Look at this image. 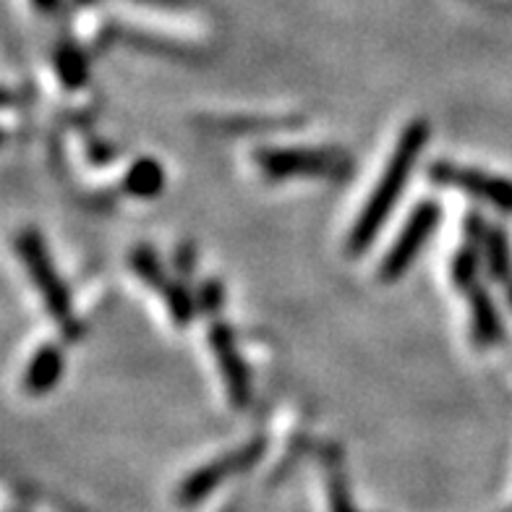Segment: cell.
Returning a JSON list of instances; mask_svg holds the SVG:
<instances>
[{"label": "cell", "instance_id": "obj_1", "mask_svg": "<svg viewBox=\"0 0 512 512\" xmlns=\"http://www.w3.org/2000/svg\"><path fill=\"white\" fill-rule=\"evenodd\" d=\"M426 142H429V123L424 118L413 121L411 126H405L400 134V142L392 152L387 168H384L382 178H379L377 189L371 191L369 202L361 209L356 225H353L351 236H348V254H364L371 246V241L377 238L382 225L387 223L392 207L398 204L403 196L405 183L411 178L413 168H416L418 157L424 152Z\"/></svg>", "mask_w": 512, "mask_h": 512}, {"label": "cell", "instance_id": "obj_2", "mask_svg": "<svg viewBox=\"0 0 512 512\" xmlns=\"http://www.w3.org/2000/svg\"><path fill=\"white\" fill-rule=\"evenodd\" d=\"M19 254L21 259L27 262V270L32 275L34 285L45 298V304H48V311L53 314V319L61 324V332L71 340L81 335L79 322L74 317V309H71V296H68L66 285L61 283V277L55 272L53 262H50L48 249H45V243L37 233L27 230V233H21L19 236Z\"/></svg>", "mask_w": 512, "mask_h": 512}, {"label": "cell", "instance_id": "obj_3", "mask_svg": "<svg viewBox=\"0 0 512 512\" xmlns=\"http://www.w3.org/2000/svg\"><path fill=\"white\" fill-rule=\"evenodd\" d=\"M256 165L267 178L283 181L290 176L343 178L351 173V157L337 149H259Z\"/></svg>", "mask_w": 512, "mask_h": 512}, {"label": "cell", "instance_id": "obj_4", "mask_svg": "<svg viewBox=\"0 0 512 512\" xmlns=\"http://www.w3.org/2000/svg\"><path fill=\"white\" fill-rule=\"evenodd\" d=\"M264 452H267V439L259 437L254 442H246L243 447L238 450L228 452L223 458L212 460V463L202 465L199 471H194L191 476L181 481L178 486L176 499L181 507H194L199 502L209 497V494L215 492L217 486H223L225 481L238 476V473L249 471L251 465H256L259 460L264 458Z\"/></svg>", "mask_w": 512, "mask_h": 512}, {"label": "cell", "instance_id": "obj_5", "mask_svg": "<svg viewBox=\"0 0 512 512\" xmlns=\"http://www.w3.org/2000/svg\"><path fill=\"white\" fill-rule=\"evenodd\" d=\"M439 217H442V209L434 202H424L413 209L405 228L400 230L398 241L392 243V249L387 251L382 267H379V277H382L384 283H392V280H398V277L408 272L413 259L421 254L424 243L429 241V236L439 225Z\"/></svg>", "mask_w": 512, "mask_h": 512}, {"label": "cell", "instance_id": "obj_6", "mask_svg": "<svg viewBox=\"0 0 512 512\" xmlns=\"http://www.w3.org/2000/svg\"><path fill=\"white\" fill-rule=\"evenodd\" d=\"M429 176L439 186H452V189H463L471 196H479L484 202L494 204L502 212L512 215V181L507 178L492 176L484 170L476 168H460L452 162H434L429 168Z\"/></svg>", "mask_w": 512, "mask_h": 512}, {"label": "cell", "instance_id": "obj_7", "mask_svg": "<svg viewBox=\"0 0 512 512\" xmlns=\"http://www.w3.org/2000/svg\"><path fill=\"white\" fill-rule=\"evenodd\" d=\"M209 343H212V351H215L217 366H220V374L225 379L230 400L238 408H246L251 400V382L246 364H243L241 353L236 348V340H233V330H230L228 324L215 322L212 330H209Z\"/></svg>", "mask_w": 512, "mask_h": 512}, {"label": "cell", "instance_id": "obj_8", "mask_svg": "<svg viewBox=\"0 0 512 512\" xmlns=\"http://www.w3.org/2000/svg\"><path fill=\"white\" fill-rule=\"evenodd\" d=\"M460 290H465L468 296V304H471V319H473V337L479 345H492L502 337V324H499V314L494 309L492 298L481 288L479 277L471 280L468 285H463Z\"/></svg>", "mask_w": 512, "mask_h": 512}, {"label": "cell", "instance_id": "obj_9", "mask_svg": "<svg viewBox=\"0 0 512 512\" xmlns=\"http://www.w3.org/2000/svg\"><path fill=\"white\" fill-rule=\"evenodd\" d=\"M63 366H66V358H63L61 348L53 343L42 345L40 351L34 353L32 361L27 366V374H24V390L29 395H45L58 384V379L63 377Z\"/></svg>", "mask_w": 512, "mask_h": 512}, {"label": "cell", "instance_id": "obj_10", "mask_svg": "<svg viewBox=\"0 0 512 512\" xmlns=\"http://www.w3.org/2000/svg\"><path fill=\"white\" fill-rule=\"evenodd\" d=\"M123 189L131 196H136V199H152V196H157L165 189V170L152 157H142L128 170Z\"/></svg>", "mask_w": 512, "mask_h": 512}, {"label": "cell", "instance_id": "obj_11", "mask_svg": "<svg viewBox=\"0 0 512 512\" xmlns=\"http://www.w3.org/2000/svg\"><path fill=\"white\" fill-rule=\"evenodd\" d=\"M327 502H330V512H358L353 505L351 489H348V479H345L343 463L337 452H327Z\"/></svg>", "mask_w": 512, "mask_h": 512}, {"label": "cell", "instance_id": "obj_12", "mask_svg": "<svg viewBox=\"0 0 512 512\" xmlns=\"http://www.w3.org/2000/svg\"><path fill=\"white\" fill-rule=\"evenodd\" d=\"M486 259H489V270L497 277L499 283L505 285V293L512 304V256L507 238L502 230H492L486 236Z\"/></svg>", "mask_w": 512, "mask_h": 512}, {"label": "cell", "instance_id": "obj_13", "mask_svg": "<svg viewBox=\"0 0 512 512\" xmlns=\"http://www.w3.org/2000/svg\"><path fill=\"white\" fill-rule=\"evenodd\" d=\"M131 267H134V272L142 277L144 283L152 285V288L160 290V293L173 283V280L165 277V270H162V264L160 259H157L155 251L147 249V246H139V249L131 254Z\"/></svg>", "mask_w": 512, "mask_h": 512}, {"label": "cell", "instance_id": "obj_14", "mask_svg": "<svg viewBox=\"0 0 512 512\" xmlns=\"http://www.w3.org/2000/svg\"><path fill=\"white\" fill-rule=\"evenodd\" d=\"M58 71H61V81H66L68 87L76 89L87 81V63L76 53L74 48H63L58 55Z\"/></svg>", "mask_w": 512, "mask_h": 512}, {"label": "cell", "instance_id": "obj_15", "mask_svg": "<svg viewBox=\"0 0 512 512\" xmlns=\"http://www.w3.org/2000/svg\"><path fill=\"white\" fill-rule=\"evenodd\" d=\"M220 304H223V288L217 280H209L202 288V296H199V306L209 314H217L220 311Z\"/></svg>", "mask_w": 512, "mask_h": 512}, {"label": "cell", "instance_id": "obj_16", "mask_svg": "<svg viewBox=\"0 0 512 512\" xmlns=\"http://www.w3.org/2000/svg\"><path fill=\"white\" fill-rule=\"evenodd\" d=\"M194 262H196L194 246H191V243H181L176 251L178 272H181V275H191V272H194Z\"/></svg>", "mask_w": 512, "mask_h": 512}, {"label": "cell", "instance_id": "obj_17", "mask_svg": "<svg viewBox=\"0 0 512 512\" xmlns=\"http://www.w3.org/2000/svg\"><path fill=\"white\" fill-rule=\"evenodd\" d=\"M34 3H37V6H40L42 11H55L61 0H34Z\"/></svg>", "mask_w": 512, "mask_h": 512}, {"label": "cell", "instance_id": "obj_18", "mask_svg": "<svg viewBox=\"0 0 512 512\" xmlns=\"http://www.w3.org/2000/svg\"><path fill=\"white\" fill-rule=\"evenodd\" d=\"M79 3H95V0H79Z\"/></svg>", "mask_w": 512, "mask_h": 512}]
</instances>
